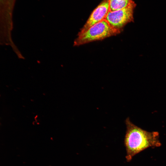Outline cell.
Returning a JSON list of instances; mask_svg holds the SVG:
<instances>
[{
    "label": "cell",
    "mask_w": 166,
    "mask_h": 166,
    "mask_svg": "<svg viewBox=\"0 0 166 166\" xmlns=\"http://www.w3.org/2000/svg\"><path fill=\"white\" fill-rule=\"evenodd\" d=\"M125 123L126 130L124 143L127 161H130L135 155L149 147L161 146L158 132L144 130L132 123L128 117Z\"/></svg>",
    "instance_id": "6da1fadb"
},
{
    "label": "cell",
    "mask_w": 166,
    "mask_h": 166,
    "mask_svg": "<svg viewBox=\"0 0 166 166\" xmlns=\"http://www.w3.org/2000/svg\"><path fill=\"white\" fill-rule=\"evenodd\" d=\"M121 30L112 27L105 19L94 25L85 32L78 33L74 46H78L89 42L103 40L119 34Z\"/></svg>",
    "instance_id": "7a4b0ae2"
},
{
    "label": "cell",
    "mask_w": 166,
    "mask_h": 166,
    "mask_svg": "<svg viewBox=\"0 0 166 166\" xmlns=\"http://www.w3.org/2000/svg\"><path fill=\"white\" fill-rule=\"evenodd\" d=\"M136 6L132 1L123 9L113 12L109 11L105 19L112 27L121 31L126 24L133 21V10Z\"/></svg>",
    "instance_id": "3957f363"
},
{
    "label": "cell",
    "mask_w": 166,
    "mask_h": 166,
    "mask_svg": "<svg viewBox=\"0 0 166 166\" xmlns=\"http://www.w3.org/2000/svg\"><path fill=\"white\" fill-rule=\"evenodd\" d=\"M109 11V0H104L93 11L78 33H84L94 25L105 19Z\"/></svg>",
    "instance_id": "277c9868"
},
{
    "label": "cell",
    "mask_w": 166,
    "mask_h": 166,
    "mask_svg": "<svg viewBox=\"0 0 166 166\" xmlns=\"http://www.w3.org/2000/svg\"><path fill=\"white\" fill-rule=\"evenodd\" d=\"M14 0H0V26L13 23L12 14Z\"/></svg>",
    "instance_id": "5b68a950"
},
{
    "label": "cell",
    "mask_w": 166,
    "mask_h": 166,
    "mask_svg": "<svg viewBox=\"0 0 166 166\" xmlns=\"http://www.w3.org/2000/svg\"><path fill=\"white\" fill-rule=\"evenodd\" d=\"M132 1V0H109V11L113 12L123 9Z\"/></svg>",
    "instance_id": "8992f818"
}]
</instances>
